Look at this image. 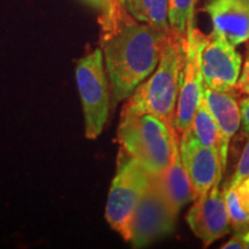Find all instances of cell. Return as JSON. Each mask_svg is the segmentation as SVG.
Here are the masks:
<instances>
[{
    "label": "cell",
    "mask_w": 249,
    "mask_h": 249,
    "mask_svg": "<svg viewBox=\"0 0 249 249\" xmlns=\"http://www.w3.org/2000/svg\"><path fill=\"white\" fill-rule=\"evenodd\" d=\"M185 52L186 36H179L170 31L158 66L149 79L136 87L127 98L121 112L151 114L173 128Z\"/></svg>",
    "instance_id": "7a4b0ae2"
},
{
    "label": "cell",
    "mask_w": 249,
    "mask_h": 249,
    "mask_svg": "<svg viewBox=\"0 0 249 249\" xmlns=\"http://www.w3.org/2000/svg\"><path fill=\"white\" fill-rule=\"evenodd\" d=\"M249 176V140L246 143L244 150H242L241 157L236 165L235 172L233 173L231 179L229 180V182L225 186L227 187H236L241 181L247 178Z\"/></svg>",
    "instance_id": "d6986e66"
},
{
    "label": "cell",
    "mask_w": 249,
    "mask_h": 249,
    "mask_svg": "<svg viewBox=\"0 0 249 249\" xmlns=\"http://www.w3.org/2000/svg\"><path fill=\"white\" fill-rule=\"evenodd\" d=\"M224 196H225L227 213H229L230 222L234 231L244 229L246 225L249 224V214L244 210L239 202L238 193H236L235 187L225 186L223 189Z\"/></svg>",
    "instance_id": "e0dca14e"
},
{
    "label": "cell",
    "mask_w": 249,
    "mask_h": 249,
    "mask_svg": "<svg viewBox=\"0 0 249 249\" xmlns=\"http://www.w3.org/2000/svg\"><path fill=\"white\" fill-rule=\"evenodd\" d=\"M239 105H240L241 113V126L249 135V95H247V97L242 98L239 102Z\"/></svg>",
    "instance_id": "603a6c76"
},
{
    "label": "cell",
    "mask_w": 249,
    "mask_h": 249,
    "mask_svg": "<svg viewBox=\"0 0 249 249\" xmlns=\"http://www.w3.org/2000/svg\"><path fill=\"white\" fill-rule=\"evenodd\" d=\"M203 11L232 45L249 40V0H208Z\"/></svg>",
    "instance_id": "8fae6325"
},
{
    "label": "cell",
    "mask_w": 249,
    "mask_h": 249,
    "mask_svg": "<svg viewBox=\"0 0 249 249\" xmlns=\"http://www.w3.org/2000/svg\"><path fill=\"white\" fill-rule=\"evenodd\" d=\"M173 128L151 114L121 112L117 139L121 149L151 176H157L172 160Z\"/></svg>",
    "instance_id": "3957f363"
},
{
    "label": "cell",
    "mask_w": 249,
    "mask_h": 249,
    "mask_svg": "<svg viewBox=\"0 0 249 249\" xmlns=\"http://www.w3.org/2000/svg\"><path fill=\"white\" fill-rule=\"evenodd\" d=\"M151 174L120 148L117 173L108 193L105 218L112 229L130 241V224L143 195L151 186Z\"/></svg>",
    "instance_id": "277c9868"
},
{
    "label": "cell",
    "mask_w": 249,
    "mask_h": 249,
    "mask_svg": "<svg viewBox=\"0 0 249 249\" xmlns=\"http://www.w3.org/2000/svg\"><path fill=\"white\" fill-rule=\"evenodd\" d=\"M171 30L140 22L123 9L117 23L101 33L99 44L112 90V105L124 101L154 73Z\"/></svg>",
    "instance_id": "6da1fadb"
},
{
    "label": "cell",
    "mask_w": 249,
    "mask_h": 249,
    "mask_svg": "<svg viewBox=\"0 0 249 249\" xmlns=\"http://www.w3.org/2000/svg\"><path fill=\"white\" fill-rule=\"evenodd\" d=\"M198 0H169L170 30L186 36L188 28L194 24L195 7Z\"/></svg>",
    "instance_id": "2e32d148"
},
{
    "label": "cell",
    "mask_w": 249,
    "mask_h": 249,
    "mask_svg": "<svg viewBox=\"0 0 249 249\" xmlns=\"http://www.w3.org/2000/svg\"><path fill=\"white\" fill-rule=\"evenodd\" d=\"M102 6L99 12V24H101L102 33H107L114 24L117 23L118 18L124 9V6L121 4V0H101Z\"/></svg>",
    "instance_id": "ac0fdd59"
},
{
    "label": "cell",
    "mask_w": 249,
    "mask_h": 249,
    "mask_svg": "<svg viewBox=\"0 0 249 249\" xmlns=\"http://www.w3.org/2000/svg\"><path fill=\"white\" fill-rule=\"evenodd\" d=\"M242 233H244V238H245V242H246V247L249 249V224L246 225L244 229H241Z\"/></svg>",
    "instance_id": "d4e9b609"
},
{
    "label": "cell",
    "mask_w": 249,
    "mask_h": 249,
    "mask_svg": "<svg viewBox=\"0 0 249 249\" xmlns=\"http://www.w3.org/2000/svg\"><path fill=\"white\" fill-rule=\"evenodd\" d=\"M204 97L219 129V154L223 169L225 171L230 143L241 124L240 105L236 99V92L216 91L204 87Z\"/></svg>",
    "instance_id": "4fadbf2b"
},
{
    "label": "cell",
    "mask_w": 249,
    "mask_h": 249,
    "mask_svg": "<svg viewBox=\"0 0 249 249\" xmlns=\"http://www.w3.org/2000/svg\"><path fill=\"white\" fill-rule=\"evenodd\" d=\"M247 43L248 44L247 48H246V60L238 82L239 92L245 93V95H249V40Z\"/></svg>",
    "instance_id": "ffe728a7"
},
{
    "label": "cell",
    "mask_w": 249,
    "mask_h": 249,
    "mask_svg": "<svg viewBox=\"0 0 249 249\" xmlns=\"http://www.w3.org/2000/svg\"><path fill=\"white\" fill-rule=\"evenodd\" d=\"M222 249H247V247H246L244 233H242L241 230L235 231V234L232 235V238L230 239L226 244H224L222 246Z\"/></svg>",
    "instance_id": "7402d4cb"
},
{
    "label": "cell",
    "mask_w": 249,
    "mask_h": 249,
    "mask_svg": "<svg viewBox=\"0 0 249 249\" xmlns=\"http://www.w3.org/2000/svg\"><path fill=\"white\" fill-rule=\"evenodd\" d=\"M172 138L173 151L171 164L161 173L151 177L155 186L160 189L169 203L179 213L183 205L195 200V194L188 174L183 167L179 148L180 136L176 128L172 130Z\"/></svg>",
    "instance_id": "7c38bea8"
},
{
    "label": "cell",
    "mask_w": 249,
    "mask_h": 249,
    "mask_svg": "<svg viewBox=\"0 0 249 249\" xmlns=\"http://www.w3.org/2000/svg\"><path fill=\"white\" fill-rule=\"evenodd\" d=\"M220 181L207 194L194 200L186 220L193 233L208 247L231 232L232 226L227 213L225 196L219 188Z\"/></svg>",
    "instance_id": "30bf717a"
},
{
    "label": "cell",
    "mask_w": 249,
    "mask_h": 249,
    "mask_svg": "<svg viewBox=\"0 0 249 249\" xmlns=\"http://www.w3.org/2000/svg\"><path fill=\"white\" fill-rule=\"evenodd\" d=\"M82 1L86 2V4L90 5V6H91V7L101 9V6H102L101 0H82Z\"/></svg>",
    "instance_id": "cb8c5ba5"
},
{
    "label": "cell",
    "mask_w": 249,
    "mask_h": 249,
    "mask_svg": "<svg viewBox=\"0 0 249 249\" xmlns=\"http://www.w3.org/2000/svg\"><path fill=\"white\" fill-rule=\"evenodd\" d=\"M103 50L97 48L77 61L75 77L85 114L86 138L97 139L110 112V80Z\"/></svg>",
    "instance_id": "5b68a950"
},
{
    "label": "cell",
    "mask_w": 249,
    "mask_h": 249,
    "mask_svg": "<svg viewBox=\"0 0 249 249\" xmlns=\"http://www.w3.org/2000/svg\"><path fill=\"white\" fill-rule=\"evenodd\" d=\"M189 128L204 147L211 148L219 152L220 150V134L216 120L211 113L207 101L203 96L202 101L193 117ZM220 156V154H219Z\"/></svg>",
    "instance_id": "9a60e30c"
},
{
    "label": "cell",
    "mask_w": 249,
    "mask_h": 249,
    "mask_svg": "<svg viewBox=\"0 0 249 249\" xmlns=\"http://www.w3.org/2000/svg\"><path fill=\"white\" fill-rule=\"evenodd\" d=\"M236 193H238L239 202L244 210L249 214V176L244 181H241L235 187Z\"/></svg>",
    "instance_id": "44dd1931"
},
{
    "label": "cell",
    "mask_w": 249,
    "mask_h": 249,
    "mask_svg": "<svg viewBox=\"0 0 249 249\" xmlns=\"http://www.w3.org/2000/svg\"><path fill=\"white\" fill-rule=\"evenodd\" d=\"M201 31L192 24L186 35V52L180 74V89L174 128L179 136L191 126L193 117L204 96V82L200 64Z\"/></svg>",
    "instance_id": "52a82bcc"
},
{
    "label": "cell",
    "mask_w": 249,
    "mask_h": 249,
    "mask_svg": "<svg viewBox=\"0 0 249 249\" xmlns=\"http://www.w3.org/2000/svg\"><path fill=\"white\" fill-rule=\"evenodd\" d=\"M178 211L169 203L151 179L130 224V241L134 247H144L173 232Z\"/></svg>",
    "instance_id": "ba28073f"
},
{
    "label": "cell",
    "mask_w": 249,
    "mask_h": 249,
    "mask_svg": "<svg viewBox=\"0 0 249 249\" xmlns=\"http://www.w3.org/2000/svg\"><path fill=\"white\" fill-rule=\"evenodd\" d=\"M121 4L140 22L170 30L169 0H121Z\"/></svg>",
    "instance_id": "5bb4252c"
},
{
    "label": "cell",
    "mask_w": 249,
    "mask_h": 249,
    "mask_svg": "<svg viewBox=\"0 0 249 249\" xmlns=\"http://www.w3.org/2000/svg\"><path fill=\"white\" fill-rule=\"evenodd\" d=\"M200 64L205 88L222 92H236L241 74L242 57L224 36L213 29L200 35Z\"/></svg>",
    "instance_id": "8992f818"
},
{
    "label": "cell",
    "mask_w": 249,
    "mask_h": 249,
    "mask_svg": "<svg viewBox=\"0 0 249 249\" xmlns=\"http://www.w3.org/2000/svg\"><path fill=\"white\" fill-rule=\"evenodd\" d=\"M179 148L183 167L191 180L196 200L207 194L214 183L222 180L224 173L222 160L219 152L201 144L191 128L180 135Z\"/></svg>",
    "instance_id": "9c48e42d"
}]
</instances>
